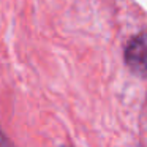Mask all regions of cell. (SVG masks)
<instances>
[{"label": "cell", "mask_w": 147, "mask_h": 147, "mask_svg": "<svg viewBox=\"0 0 147 147\" xmlns=\"http://www.w3.org/2000/svg\"><path fill=\"white\" fill-rule=\"evenodd\" d=\"M125 62L134 74L147 78V33H139L128 41Z\"/></svg>", "instance_id": "cell-1"}, {"label": "cell", "mask_w": 147, "mask_h": 147, "mask_svg": "<svg viewBox=\"0 0 147 147\" xmlns=\"http://www.w3.org/2000/svg\"><path fill=\"white\" fill-rule=\"evenodd\" d=\"M0 147H13L10 142H8V139L5 138V134L0 133Z\"/></svg>", "instance_id": "cell-2"}]
</instances>
